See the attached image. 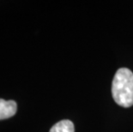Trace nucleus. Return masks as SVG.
I'll return each instance as SVG.
<instances>
[{
    "label": "nucleus",
    "instance_id": "nucleus-1",
    "mask_svg": "<svg viewBox=\"0 0 133 132\" xmlns=\"http://www.w3.org/2000/svg\"><path fill=\"white\" fill-rule=\"evenodd\" d=\"M112 94L115 102L123 107L133 106V73L127 68L116 72L112 84Z\"/></svg>",
    "mask_w": 133,
    "mask_h": 132
},
{
    "label": "nucleus",
    "instance_id": "nucleus-3",
    "mask_svg": "<svg viewBox=\"0 0 133 132\" xmlns=\"http://www.w3.org/2000/svg\"><path fill=\"white\" fill-rule=\"evenodd\" d=\"M74 124L70 120H62L52 127L50 132H74Z\"/></svg>",
    "mask_w": 133,
    "mask_h": 132
},
{
    "label": "nucleus",
    "instance_id": "nucleus-2",
    "mask_svg": "<svg viewBox=\"0 0 133 132\" xmlns=\"http://www.w3.org/2000/svg\"><path fill=\"white\" fill-rule=\"evenodd\" d=\"M17 105L14 100H6L0 99V120L10 119L16 114Z\"/></svg>",
    "mask_w": 133,
    "mask_h": 132
}]
</instances>
